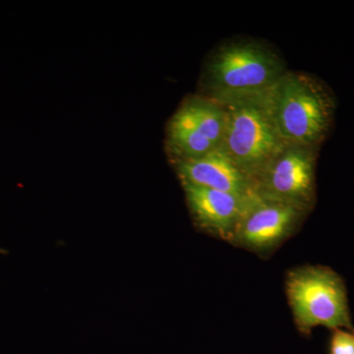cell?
I'll return each mask as SVG.
<instances>
[{
	"label": "cell",
	"instance_id": "obj_8",
	"mask_svg": "<svg viewBox=\"0 0 354 354\" xmlns=\"http://www.w3.org/2000/svg\"><path fill=\"white\" fill-rule=\"evenodd\" d=\"M181 185L195 225L206 234L230 243L235 227L254 192L247 196H239L191 184Z\"/></svg>",
	"mask_w": 354,
	"mask_h": 354
},
{
	"label": "cell",
	"instance_id": "obj_10",
	"mask_svg": "<svg viewBox=\"0 0 354 354\" xmlns=\"http://www.w3.org/2000/svg\"><path fill=\"white\" fill-rule=\"evenodd\" d=\"M329 354H354V330H332L329 341Z\"/></svg>",
	"mask_w": 354,
	"mask_h": 354
},
{
	"label": "cell",
	"instance_id": "obj_6",
	"mask_svg": "<svg viewBox=\"0 0 354 354\" xmlns=\"http://www.w3.org/2000/svg\"><path fill=\"white\" fill-rule=\"evenodd\" d=\"M225 128L221 104L206 95L188 97L167 127V148L174 160H192L220 148Z\"/></svg>",
	"mask_w": 354,
	"mask_h": 354
},
{
	"label": "cell",
	"instance_id": "obj_5",
	"mask_svg": "<svg viewBox=\"0 0 354 354\" xmlns=\"http://www.w3.org/2000/svg\"><path fill=\"white\" fill-rule=\"evenodd\" d=\"M315 147L288 146L252 181L257 196L308 214L316 202Z\"/></svg>",
	"mask_w": 354,
	"mask_h": 354
},
{
	"label": "cell",
	"instance_id": "obj_1",
	"mask_svg": "<svg viewBox=\"0 0 354 354\" xmlns=\"http://www.w3.org/2000/svg\"><path fill=\"white\" fill-rule=\"evenodd\" d=\"M215 101L225 113L221 149L252 185L266 165L288 145L274 120L270 88Z\"/></svg>",
	"mask_w": 354,
	"mask_h": 354
},
{
	"label": "cell",
	"instance_id": "obj_7",
	"mask_svg": "<svg viewBox=\"0 0 354 354\" xmlns=\"http://www.w3.org/2000/svg\"><path fill=\"white\" fill-rule=\"evenodd\" d=\"M307 214L253 193L235 227L230 243L258 254L278 248L295 232Z\"/></svg>",
	"mask_w": 354,
	"mask_h": 354
},
{
	"label": "cell",
	"instance_id": "obj_3",
	"mask_svg": "<svg viewBox=\"0 0 354 354\" xmlns=\"http://www.w3.org/2000/svg\"><path fill=\"white\" fill-rule=\"evenodd\" d=\"M286 295L298 332L310 337L314 328L354 330L344 279L325 266H301L288 272Z\"/></svg>",
	"mask_w": 354,
	"mask_h": 354
},
{
	"label": "cell",
	"instance_id": "obj_4",
	"mask_svg": "<svg viewBox=\"0 0 354 354\" xmlns=\"http://www.w3.org/2000/svg\"><path fill=\"white\" fill-rule=\"evenodd\" d=\"M286 72L283 62L267 46L237 41L225 44L213 53L203 84L206 97L216 100L267 90Z\"/></svg>",
	"mask_w": 354,
	"mask_h": 354
},
{
	"label": "cell",
	"instance_id": "obj_2",
	"mask_svg": "<svg viewBox=\"0 0 354 354\" xmlns=\"http://www.w3.org/2000/svg\"><path fill=\"white\" fill-rule=\"evenodd\" d=\"M274 120L286 143L315 147L332 127L335 100L322 83L286 71L270 88Z\"/></svg>",
	"mask_w": 354,
	"mask_h": 354
},
{
	"label": "cell",
	"instance_id": "obj_9",
	"mask_svg": "<svg viewBox=\"0 0 354 354\" xmlns=\"http://www.w3.org/2000/svg\"><path fill=\"white\" fill-rule=\"evenodd\" d=\"M181 184L247 196L253 193L250 181L220 148L203 157L172 162Z\"/></svg>",
	"mask_w": 354,
	"mask_h": 354
}]
</instances>
